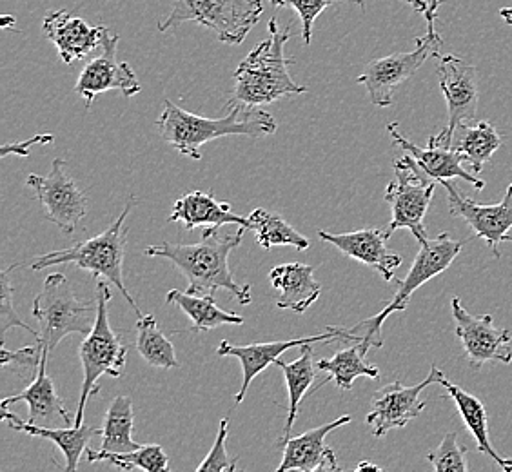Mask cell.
<instances>
[{"mask_svg": "<svg viewBox=\"0 0 512 472\" xmlns=\"http://www.w3.org/2000/svg\"><path fill=\"white\" fill-rule=\"evenodd\" d=\"M31 315L39 322L40 353H50L69 335L88 336L97 320V304L80 302L62 273H53L33 300Z\"/></svg>", "mask_w": 512, "mask_h": 472, "instance_id": "cell-6", "label": "cell"}, {"mask_svg": "<svg viewBox=\"0 0 512 472\" xmlns=\"http://www.w3.org/2000/svg\"><path fill=\"white\" fill-rule=\"evenodd\" d=\"M133 400L131 396H117L111 400L104 427H102V451L108 453H131L142 447V443L133 440Z\"/></svg>", "mask_w": 512, "mask_h": 472, "instance_id": "cell-30", "label": "cell"}, {"mask_svg": "<svg viewBox=\"0 0 512 472\" xmlns=\"http://www.w3.org/2000/svg\"><path fill=\"white\" fill-rule=\"evenodd\" d=\"M17 266L6 267L0 275V287H2V293H0V331H2V342H4V336L8 333L10 327H22L26 331H30L31 335L35 338H39V333L33 331L30 325L26 324L22 318H20L15 305H13V287L10 284V271L15 269Z\"/></svg>", "mask_w": 512, "mask_h": 472, "instance_id": "cell-37", "label": "cell"}, {"mask_svg": "<svg viewBox=\"0 0 512 472\" xmlns=\"http://www.w3.org/2000/svg\"><path fill=\"white\" fill-rule=\"evenodd\" d=\"M402 2L409 4L411 8H414L418 13H422V15H425V13H427V8H429L427 0H402ZM356 4H358V6H364L365 0H356Z\"/></svg>", "mask_w": 512, "mask_h": 472, "instance_id": "cell-42", "label": "cell"}, {"mask_svg": "<svg viewBox=\"0 0 512 472\" xmlns=\"http://www.w3.org/2000/svg\"><path fill=\"white\" fill-rule=\"evenodd\" d=\"M427 4H429V8H427V13H425V22H427V31H436L434 28V22H436V13H438V8L444 4V0H427Z\"/></svg>", "mask_w": 512, "mask_h": 472, "instance_id": "cell-41", "label": "cell"}, {"mask_svg": "<svg viewBox=\"0 0 512 472\" xmlns=\"http://www.w3.org/2000/svg\"><path fill=\"white\" fill-rule=\"evenodd\" d=\"M351 422L353 418L345 414L338 420L324 423L296 438H289L286 445L282 447L284 456H282V463L276 467V471H342V467L336 462L335 451L325 445V436Z\"/></svg>", "mask_w": 512, "mask_h": 472, "instance_id": "cell-19", "label": "cell"}, {"mask_svg": "<svg viewBox=\"0 0 512 472\" xmlns=\"http://www.w3.org/2000/svg\"><path fill=\"white\" fill-rule=\"evenodd\" d=\"M168 222H184L188 231L197 227H222L233 226L244 227L249 231V218L240 217L231 204L220 202L213 193L204 191H191L178 198L173 204V211L169 215Z\"/></svg>", "mask_w": 512, "mask_h": 472, "instance_id": "cell-23", "label": "cell"}, {"mask_svg": "<svg viewBox=\"0 0 512 472\" xmlns=\"http://www.w3.org/2000/svg\"><path fill=\"white\" fill-rule=\"evenodd\" d=\"M40 360H42V353H40L39 345H30V347H22L17 351H8L2 349L0 351V365L2 367H15V369H22V371H30L33 376L39 371Z\"/></svg>", "mask_w": 512, "mask_h": 472, "instance_id": "cell-39", "label": "cell"}, {"mask_svg": "<svg viewBox=\"0 0 512 472\" xmlns=\"http://www.w3.org/2000/svg\"><path fill=\"white\" fill-rule=\"evenodd\" d=\"M86 460L89 463L106 462L115 465L122 471L140 469L146 472H168L169 458L160 445H142L137 451L131 453H108V451H95L86 449Z\"/></svg>", "mask_w": 512, "mask_h": 472, "instance_id": "cell-34", "label": "cell"}, {"mask_svg": "<svg viewBox=\"0 0 512 472\" xmlns=\"http://www.w3.org/2000/svg\"><path fill=\"white\" fill-rule=\"evenodd\" d=\"M50 356V353H42L39 371L31 378L30 385L24 391H20L19 394L4 398L2 409H8L13 404L26 402L28 411H30V416H28L26 422L39 425V423H55L62 420L66 425H71V422H73L71 414L62 402V398L55 391L53 380L46 373Z\"/></svg>", "mask_w": 512, "mask_h": 472, "instance_id": "cell-22", "label": "cell"}, {"mask_svg": "<svg viewBox=\"0 0 512 472\" xmlns=\"http://www.w3.org/2000/svg\"><path fill=\"white\" fill-rule=\"evenodd\" d=\"M262 13V0H177L168 17L158 22V31L197 22L213 31L220 42L238 46L258 24Z\"/></svg>", "mask_w": 512, "mask_h": 472, "instance_id": "cell-8", "label": "cell"}, {"mask_svg": "<svg viewBox=\"0 0 512 472\" xmlns=\"http://www.w3.org/2000/svg\"><path fill=\"white\" fill-rule=\"evenodd\" d=\"M227 429H229V418H222L218 427L217 440L213 443V449L204 458V462L198 465V472L237 471V456H229L226 451Z\"/></svg>", "mask_w": 512, "mask_h": 472, "instance_id": "cell-38", "label": "cell"}, {"mask_svg": "<svg viewBox=\"0 0 512 472\" xmlns=\"http://www.w3.org/2000/svg\"><path fill=\"white\" fill-rule=\"evenodd\" d=\"M505 242H512V227L509 229V233L505 235Z\"/></svg>", "mask_w": 512, "mask_h": 472, "instance_id": "cell-46", "label": "cell"}, {"mask_svg": "<svg viewBox=\"0 0 512 472\" xmlns=\"http://www.w3.org/2000/svg\"><path fill=\"white\" fill-rule=\"evenodd\" d=\"M166 302L178 305L182 313L193 322V327L188 331L193 335L206 333L222 325L246 324V318L218 307L215 296L189 295L188 291L182 293L178 289H171L166 295Z\"/></svg>", "mask_w": 512, "mask_h": 472, "instance_id": "cell-29", "label": "cell"}, {"mask_svg": "<svg viewBox=\"0 0 512 472\" xmlns=\"http://www.w3.org/2000/svg\"><path fill=\"white\" fill-rule=\"evenodd\" d=\"M440 186L447 191L449 211L453 217L462 218L474 231V238H483L493 255L500 258V244L512 227V182L507 187L503 200L493 206H482L465 197L451 180H442Z\"/></svg>", "mask_w": 512, "mask_h": 472, "instance_id": "cell-17", "label": "cell"}, {"mask_svg": "<svg viewBox=\"0 0 512 472\" xmlns=\"http://www.w3.org/2000/svg\"><path fill=\"white\" fill-rule=\"evenodd\" d=\"M249 231L256 235V242L264 249L276 246L295 247L296 251L309 249V238L296 231L287 220L258 207L249 215Z\"/></svg>", "mask_w": 512, "mask_h": 472, "instance_id": "cell-31", "label": "cell"}, {"mask_svg": "<svg viewBox=\"0 0 512 472\" xmlns=\"http://www.w3.org/2000/svg\"><path fill=\"white\" fill-rule=\"evenodd\" d=\"M2 420L10 425L13 431L30 434L37 438L50 440L60 453L66 458V472H75L79 469L80 458L86 453L89 442L102 434L100 429H93L89 425H80V427H69V429H50L44 425H33L26 420H20L17 414L10 413L8 409H2Z\"/></svg>", "mask_w": 512, "mask_h": 472, "instance_id": "cell-25", "label": "cell"}, {"mask_svg": "<svg viewBox=\"0 0 512 472\" xmlns=\"http://www.w3.org/2000/svg\"><path fill=\"white\" fill-rule=\"evenodd\" d=\"M109 282L100 280L97 284V320L88 336L80 344L79 356L82 362V389H80L79 407L73 425H84V413L89 398L100 393L99 380L102 376L120 378L128 360V345L117 335L108 318V302L111 300Z\"/></svg>", "mask_w": 512, "mask_h": 472, "instance_id": "cell-5", "label": "cell"}, {"mask_svg": "<svg viewBox=\"0 0 512 472\" xmlns=\"http://www.w3.org/2000/svg\"><path fill=\"white\" fill-rule=\"evenodd\" d=\"M364 336L355 335L349 327L342 325H327V331L315 336H302V338H291V340H282V342H264V344L233 345L227 340H222L218 345L217 356L220 358H237L242 364V385L240 391L235 394V404L240 405L246 398L247 389L251 382L255 380L258 374L266 371L271 364H276V360L282 354L293 349V347H302L306 344H316V342H362Z\"/></svg>", "mask_w": 512, "mask_h": 472, "instance_id": "cell-13", "label": "cell"}, {"mask_svg": "<svg viewBox=\"0 0 512 472\" xmlns=\"http://www.w3.org/2000/svg\"><path fill=\"white\" fill-rule=\"evenodd\" d=\"M55 140L53 135H35L30 140H24V142H13V144H4L0 149V157H8V155H19V157H28L30 155V149L33 146H39V144H51Z\"/></svg>", "mask_w": 512, "mask_h": 472, "instance_id": "cell-40", "label": "cell"}, {"mask_svg": "<svg viewBox=\"0 0 512 472\" xmlns=\"http://www.w3.org/2000/svg\"><path fill=\"white\" fill-rule=\"evenodd\" d=\"M271 286L280 291L276 300L278 309H289L296 315L306 313L322 295V286L316 282L315 267L306 264H282L269 273Z\"/></svg>", "mask_w": 512, "mask_h": 472, "instance_id": "cell-24", "label": "cell"}, {"mask_svg": "<svg viewBox=\"0 0 512 472\" xmlns=\"http://www.w3.org/2000/svg\"><path fill=\"white\" fill-rule=\"evenodd\" d=\"M436 184L431 178L424 177L413 157L405 153V157L394 160V180L385 189V200L391 206V222L385 227L387 240L398 229H409L414 238L424 244L429 240L425 229V215L431 206Z\"/></svg>", "mask_w": 512, "mask_h": 472, "instance_id": "cell-9", "label": "cell"}, {"mask_svg": "<svg viewBox=\"0 0 512 472\" xmlns=\"http://www.w3.org/2000/svg\"><path fill=\"white\" fill-rule=\"evenodd\" d=\"M454 333L462 342L463 351L474 369L483 364L512 362V333L505 327H496L493 316H474L463 307L458 296L451 300Z\"/></svg>", "mask_w": 512, "mask_h": 472, "instance_id": "cell-14", "label": "cell"}, {"mask_svg": "<svg viewBox=\"0 0 512 472\" xmlns=\"http://www.w3.org/2000/svg\"><path fill=\"white\" fill-rule=\"evenodd\" d=\"M275 8H293L302 22V37L307 46L311 44L313 35V24L324 13L331 4L338 0H269Z\"/></svg>", "mask_w": 512, "mask_h": 472, "instance_id": "cell-36", "label": "cell"}, {"mask_svg": "<svg viewBox=\"0 0 512 472\" xmlns=\"http://www.w3.org/2000/svg\"><path fill=\"white\" fill-rule=\"evenodd\" d=\"M291 39V26L278 30V20H269V37L260 42L233 73L235 89L227 104H242L247 108H260L276 100L302 95L307 88L298 86L289 75V64L284 46Z\"/></svg>", "mask_w": 512, "mask_h": 472, "instance_id": "cell-3", "label": "cell"}, {"mask_svg": "<svg viewBox=\"0 0 512 472\" xmlns=\"http://www.w3.org/2000/svg\"><path fill=\"white\" fill-rule=\"evenodd\" d=\"M500 17H502L509 26H512V6H507V8H502L500 10Z\"/></svg>", "mask_w": 512, "mask_h": 472, "instance_id": "cell-44", "label": "cell"}, {"mask_svg": "<svg viewBox=\"0 0 512 472\" xmlns=\"http://www.w3.org/2000/svg\"><path fill=\"white\" fill-rule=\"evenodd\" d=\"M442 44L444 40L438 35V31H427L424 37L416 39V48L413 51L393 53L382 59L371 60L356 82L364 84L369 100L376 108H389L393 106L394 89L414 77V73L424 66L429 57H440Z\"/></svg>", "mask_w": 512, "mask_h": 472, "instance_id": "cell-10", "label": "cell"}, {"mask_svg": "<svg viewBox=\"0 0 512 472\" xmlns=\"http://www.w3.org/2000/svg\"><path fill=\"white\" fill-rule=\"evenodd\" d=\"M318 236H320L322 242L335 246L344 255L355 258L365 266L373 267L375 271L382 275L385 282L396 280L394 269L402 266V262H404L402 256L391 251L385 244L387 236H385L384 231L375 229V227L358 229L353 233H342V235L318 231Z\"/></svg>", "mask_w": 512, "mask_h": 472, "instance_id": "cell-21", "label": "cell"}, {"mask_svg": "<svg viewBox=\"0 0 512 472\" xmlns=\"http://www.w3.org/2000/svg\"><path fill=\"white\" fill-rule=\"evenodd\" d=\"M445 374L436 365L420 384L404 385L402 382L385 385L373 396L371 413L365 422L371 425L376 438H382L393 429H402L407 423L424 413L425 402L420 398L429 385L442 384Z\"/></svg>", "mask_w": 512, "mask_h": 472, "instance_id": "cell-15", "label": "cell"}, {"mask_svg": "<svg viewBox=\"0 0 512 472\" xmlns=\"http://www.w3.org/2000/svg\"><path fill=\"white\" fill-rule=\"evenodd\" d=\"M117 48H119V35H113L109 31L102 51L95 59L89 60L80 71L79 79L75 84V93L84 99L88 109L93 106V100L111 89H119L120 93L128 99L142 91L137 73L128 62H117Z\"/></svg>", "mask_w": 512, "mask_h": 472, "instance_id": "cell-16", "label": "cell"}, {"mask_svg": "<svg viewBox=\"0 0 512 472\" xmlns=\"http://www.w3.org/2000/svg\"><path fill=\"white\" fill-rule=\"evenodd\" d=\"M313 344H306L300 347V356L295 362L287 364L284 360H276V365L282 369L284 378H286L287 393H289V414H287L286 427H284V434L278 440V447H284L287 440L291 438V431L296 422V416L300 413V404L304 400L307 391L311 389V385L315 384L316 369L315 362H313Z\"/></svg>", "mask_w": 512, "mask_h": 472, "instance_id": "cell-28", "label": "cell"}, {"mask_svg": "<svg viewBox=\"0 0 512 472\" xmlns=\"http://www.w3.org/2000/svg\"><path fill=\"white\" fill-rule=\"evenodd\" d=\"M387 131L393 138L394 144L404 149L405 153L409 157H413L414 164L418 171L424 175V177L431 178L434 182H442V180H454V178H460L469 182L474 189H483L485 182L482 178L476 177L473 173H469L465 169V160L462 155L454 148H440L433 142L427 144V148H420L413 144L409 138H405L396 122H389L387 124Z\"/></svg>", "mask_w": 512, "mask_h": 472, "instance_id": "cell-20", "label": "cell"}, {"mask_svg": "<svg viewBox=\"0 0 512 472\" xmlns=\"http://www.w3.org/2000/svg\"><path fill=\"white\" fill-rule=\"evenodd\" d=\"M462 137L453 144V148L462 155L465 164L480 173L483 166L493 158L494 153L502 146V135L494 129L491 122H478L474 126L463 124Z\"/></svg>", "mask_w": 512, "mask_h": 472, "instance_id": "cell-32", "label": "cell"}, {"mask_svg": "<svg viewBox=\"0 0 512 472\" xmlns=\"http://www.w3.org/2000/svg\"><path fill=\"white\" fill-rule=\"evenodd\" d=\"M138 204L140 200L137 197L129 198L119 218L104 233L79 242L68 249H59V251L37 256L31 264V269L42 271L60 264H73L84 271H89L100 280H106L109 284L117 286L122 296L128 300L131 309L135 311V315L140 318L142 311L138 309L133 296L129 295L128 287L124 284V253H126L129 233L126 220Z\"/></svg>", "mask_w": 512, "mask_h": 472, "instance_id": "cell-4", "label": "cell"}, {"mask_svg": "<svg viewBox=\"0 0 512 472\" xmlns=\"http://www.w3.org/2000/svg\"><path fill=\"white\" fill-rule=\"evenodd\" d=\"M438 59L440 89L447 102V126L429 142L440 148H453L456 131L478 115V75L473 64L456 55H442Z\"/></svg>", "mask_w": 512, "mask_h": 472, "instance_id": "cell-11", "label": "cell"}, {"mask_svg": "<svg viewBox=\"0 0 512 472\" xmlns=\"http://www.w3.org/2000/svg\"><path fill=\"white\" fill-rule=\"evenodd\" d=\"M42 33L55 44L62 62L73 64L102 50L109 30L106 26H89L86 20L71 15L68 10H59L51 11L44 19Z\"/></svg>", "mask_w": 512, "mask_h": 472, "instance_id": "cell-18", "label": "cell"}, {"mask_svg": "<svg viewBox=\"0 0 512 472\" xmlns=\"http://www.w3.org/2000/svg\"><path fill=\"white\" fill-rule=\"evenodd\" d=\"M13 22H15L13 17H4L2 19V28H10V26H13Z\"/></svg>", "mask_w": 512, "mask_h": 472, "instance_id": "cell-45", "label": "cell"}, {"mask_svg": "<svg viewBox=\"0 0 512 472\" xmlns=\"http://www.w3.org/2000/svg\"><path fill=\"white\" fill-rule=\"evenodd\" d=\"M371 347L373 345L362 340V342H355V344L345 347V349L333 354L327 360H318L316 362L318 373L329 374L318 387H322V385L333 380L336 387H340L342 391H351L353 389V382H355L356 378H360V376L373 378V380L380 378V369L365 360V354H367Z\"/></svg>", "mask_w": 512, "mask_h": 472, "instance_id": "cell-26", "label": "cell"}, {"mask_svg": "<svg viewBox=\"0 0 512 472\" xmlns=\"http://www.w3.org/2000/svg\"><path fill=\"white\" fill-rule=\"evenodd\" d=\"M447 389V394L451 396L458 413L462 416L463 423L467 427V431L473 434L478 451L487 454L489 458H493L505 472H512V458H505L502 454L494 451L493 443L489 438V423H487V409L483 405L480 398H476L473 394L465 393L458 385L451 384L447 378L442 380V384Z\"/></svg>", "mask_w": 512, "mask_h": 472, "instance_id": "cell-27", "label": "cell"}, {"mask_svg": "<svg viewBox=\"0 0 512 472\" xmlns=\"http://www.w3.org/2000/svg\"><path fill=\"white\" fill-rule=\"evenodd\" d=\"M467 447L458 443V434L447 433L438 449L427 454V460L436 472H465L469 465L465 462Z\"/></svg>", "mask_w": 512, "mask_h": 472, "instance_id": "cell-35", "label": "cell"}, {"mask_svg": "<svg viewBox=\"0 0 512 472\" xmlns=\"http://www.w3.org/2000/svg\"><path fill=\"white\" fill-rule=\"evenodd\" d=\"M138 354L157 369H177L178 360L175 347L168 336L160 331L155 315H142L137 322Z\"/></svg>", "mask_w": 512, "mask_h": 472, "instance_id": "cell-33", "label": "cell"}, {"mask_svg": "<svg viewBox=\"0 0 512 472\" xmlns=\"http://www.w3.org/2000/svg\"><path fill=\"white\" fill-rule=\"evenodd\" d=\"M244 227L237 233L220 235L218 227H206L198 244L162 242L158 246L144 249V255L151 258H166L182 271L188 280L189 295L215 296L224 289L235 296L240 305L251 304V286L237 284L229 269V255L235 251L244 238Z\"/></svg>", "mask_w": 512, "mask_h": 472, "instance_id": "cell-1", "label": "cell"}, {"mask_svg": "<svg viewBox=\"0 0 512 472\" xmlns=\"http://www.w3.org/2000/svg\"><path fill=\"white\" fill-rule=\"evenodd\" d=\"M356 471H376V472H380V471H382V467H378V465H375V463L362 462V463H358V465H356Z\"/></svg>", "mask_w": 512, "mask_h": 472, "instance_id": "cell-43", "label": "cell"}, {"mask_svg": "<svg viewBox=\"0 0 512 472\" xmlns=\"http://www.w3.org/2000/svg\"><path fill=\"white\" fill-rule=\"evenodd\" d=\"M463 247H465V240H454L449 233H442L433 240H425L424 244H420V251L414 258L413 266L404 280H398V278L394 280L398 284V291L393 296V300L385 305L378 315L371 316L349 329L355 335L364 331L362 336H364L365 342L380 349L384 345L382 325L385 320L393 313L405 311L414 291H418L429 280H433L434 276L442 275L444 271H447L458 255L462 253Z\"/></svg>", "mask_w": 512, "mask_h": 472, "instance_id": "cell-7", "label": "cell"}, {"mask_svg": "<svg viewBox=\"0 0 512 472\" xmlns=\"http://www.w3.org/2000/svg\"><path fill=\"white\" fill-rule=\"evenodd\" d=\"M28 187L33 189L40 206L46 211V222L59 226L64 235H73L88 215V195L66 173V162L55 158L48 177L30 175Z\"/></svg>", "mask_w": 512, "mask_h": 472, "instance_id": "cell-12", "label": "cell"}, {"mask_svg": "<svg viewBox=\"0 0 512 472\" xmlns=\"http://www.w3.org/2000/svg\"><path fill=\"white\" fill-rule=\"evenodd\" d=\"M226 109L229 113L224 117H198L178 108L171 100H164V111L157 120L160 137L180 155L200 160V149L211 140L233 135L266 137L278 128L275 117L264 109L247 108L242 104H227Z\"/></svg>", "mask_w": 512, "mask_h": 472, "instance_id": "cell-2", "label": "cell"}]
</instances>
